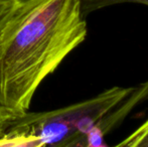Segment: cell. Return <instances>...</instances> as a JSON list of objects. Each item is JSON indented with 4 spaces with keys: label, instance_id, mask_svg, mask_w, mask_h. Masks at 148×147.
I'll list each match as a JSON object with an SVG mask.
<instances>
[{
    "label": "cell",
    "instance_id": "cell-1",
    "mask_svg": "<svg viewBox=\"0 0 148 147\" xmlns=\"http://www.w3.org/2000/svg\"><path fill=\"white\" fill-rule=\"evenodd\" d=\"M82 0H15L0 39V107L28 112L41 83L86 39Z\"/></svg>",
    "mask_w": 148,
    "mask_h": 147
},
{
    "label": "cell",
    "instance_id": "cell-2",
    "mask_svg": "<svg viewBox=\"0 0 148 147\" xmlns=\"http://www.w3.org/2000/svg\"><path fill=\"white\" fill-rule=\"evenodd\" d=\"M145 99H148V83L131 88L113 87L62 109L42 113L27 112L13 119L6 133H33L42 137L47 146L77 132H92L95 128L102 137Z\"/></svg>",
    "mask_w": 148,
    "mask_h": 147
},
{
    "label": "cell",
    "instance_id": "cell-3",
    "mask_svg": "<svg viewBox=\"0 0 148 147\" xmlns=\"http://www.w3.org/2000/svg\"><path fill=\"white\" fill-rule=\"evenodd\" d=\"M42 137L29 132L5 133L0 137V147H47Z\"/></svg>",
    "mask_w": 148,
    "mask_h": 147
},
{
    "label": "cell",
    "instance_id": "cell-4",
    "mask_svg": "<svg viewBox=\"0 0 148 147\" xmlns=\"http://www.w3.org/2000/svg\"><path fill=\"white\" fill-rule=\"evenodd\" d=\"M138 3L148 6V0H82V11L85 16L99 9L116 4Z\"/></svg>",
    "mask_w": 148,
    "mask_h": 147
},
{
    "label": "cell",
    "instance_id": "cell-5",
    "mask_svg": "<svg viewBox=\"0 0 148 147\" xmlns=\"http://www.w3.org/2000/svg\"><path fill=\"white\" fill-rule=\"evenodd\" d=\"M115 147H148V119Z\"/></svg>",
    "mask_w": 148,
    "mask_h": 147
},
{
    "label": "cell",
    "instance_id": "cell-6",
    "mask_svg": "<svg viewBox=\"0 0 148 147\" xmlns=\"http://www.w3.org/2000/svg\"><path fill=\"white\" fill-rule=\"evenodd\" d=\"M91 132H77L62 141L47 147H91Z\"/></svg>",
    "mask_w": 148,
    "mask_h": 147
},
{
    "label": "cell",
    "instance_id": "cell-7",
    "mask_svg": "<svg viewBox=\"0 0 148 147\" xmlns=\"http://www.w3.org/2000/svg\"><path fill=\"white\" fill-rule=\"evenodd\" d=\"M15 0H0V39L13 12Z\"/></svg>",
    "mask_w": 148,
    "mask_h": 147
},
{
    "label": "cell",
    "instance_id": "cell-8",
    "mask_svg": "<svg viewBox=\"0 0 148 147\" xmlns=\"http://www.w3.org/2000/svg\"><path fill=\"white\" fill-rule=\"evenodd\" d=\"M13 119H15V117L10 112L0 107V137L7 132Z\"/></svg>",
    "mask_w": 148,
    "mask_h": 147
}]
</instances>
